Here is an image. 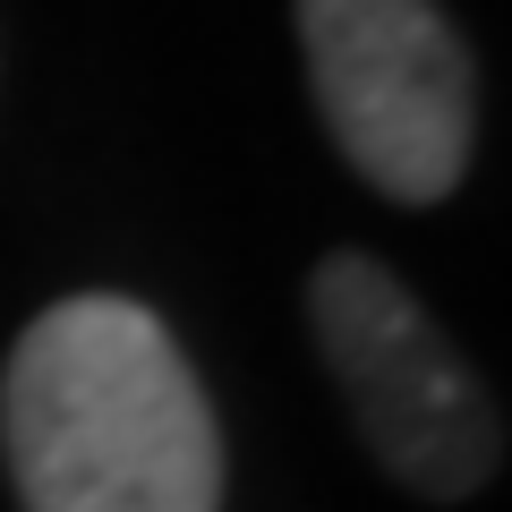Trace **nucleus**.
Masks as SVG:
<instances>
[{"instance_id":"nucleus-1","label":"nucleus","mask_w":512,"mask_h":512,"mask_svg":"<svg viewBox=\"0 0 512 512\" xmlns=\"http://www.w3.org/2000/svg\"><path fill=\"white\" fill-rule=\"evenodd\" d=\"M0 461L26 512H222V427L146 299L77 291L0 367Z\"/></svg>"},{"instance_id":"nucleus-2","label":"nucleus","mask_w":512,"mask_h":512,"mask_svg":"<svg viewBox=\"0 0 512 512\" xmlns=\"http://www.w3.org/2000/svg\"><path fill=\"white\" fill-rule=\"evenodd\" d=\"M308 325L367 453L419 504H470L504 470V410L384 256L333 248L308 274Z\"/></svg>"},{"instance_id":"nucleus-3","label":"nucleus","mask_w":512,"mask_h":512,"mask_svg":"<svg viewBox=\"0 0 512 512\" xmlns=\"http://www.w3.org/2000/svg\"><path fill=\"white\" fill-rule=\"evenodd\" d=\"M325 137L376 197L444 205L478 146V60L436 0H299Z\"/></svg>"}]
</instances>
